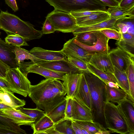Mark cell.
Returning a JSON list of instances; mask_svg holds the SVG:
<instances>
[{"mask_svg":"<svg viewBox=\"0 0 134 134\" xmlns=\"http://www.w3.org/2000/svg\"><path fill=\"white\" fill-rule=\"evenodd\" d=\"M43 35L53 33L56 31L53 26L47 19L46 18L41 30Z\"/></svg>","mask_w":134,"mask_h":134,"instance_id":"obj_42","label":"cell"},{"mask_svg":"<svg viewBox=\"0 0 134 134\" xmlns=\"http://www.w3.org/2000/svg\"><path fill=\"white\" fill-rule=\"evenodd\" d=\"M114 68L113 74L118 82V86L127 93L128 98L131 101L129 83L126 72L121 71L114 66Z\"/></svg>","mask_w":134,"mask_h":134,"instance_id":"obj_31","label":"cell"},{"mask_svg":"<svg viewBox=\"0 0 134 134\" xmlns=\"http://www.w3.org/2000/svg\"><path fill=\"white\" fill-rule=\"evenodd\" d=\"M5 3L10 7L14 12L19 9L16 0H5Z\"/></svg>","mask_w":134,"mask_h":134,"instance_id":"obj_48","label":"cell"},{"mask_svg":"<svg viewBox=\"0 0 134 134\" xmlns=\"http://www.w3.org/2000/svg\"><path fill=\"white\" fill-rule=\"evenodd\" d=\"M122 37L117 41L115 44L130 55L134 57V35L128 33L122 34Z\"/></svg>","mask_w":134,"mask_h":134,"instance_id":"obj_28","label":"cell"},{"mask_svg":"<svg viewBox=\"0 0 134 134\" xmlns=\"http://www.w3.org/2000/svg\"><path fill=\"white\" fill-rule=\"evenodd\" d=\"M80 74L66 73L64 74L63 82L66 89L68 98H73L75 95Z\"/></svg>","mask_w":134,"mask_h":134,"instance_id":"obj_23","label":"cell"},{"mask_svg":"<svg viewBox=\"0 0 134 134\" xmlns=\"http://www.w3.org/2000/svg\"><path fill=\"white\" fill-rule=\"evenodd\" d=\"M102 2L106 6L109 7H117L119 3L115 0H99Z\"/></svg>","mask_w":134,"mask_h":134,"instance_id":"obj_49","label":"cell"},{"mask_svg":"<svg viewBox=\"0 0 134 134\" xmlns=\"http://www.w3.org/2000/svg\"><path fill=\"white\" fill-rule=\"evenodd\" d=\"M107 12L109 14L111 18L120 19L134 16V7L127 9H121L119 6L109 7Z\"/></svg>","mask_w":134,"mask_h":134,"instance_id":"obj_35","label":"cell"},{"mask_svg":"<svg viewBox=\"0 0 134 134\" xmlns=\"http://www.w3.org/2000/svg\"><path fill=\"white\" fill-rule=\"evenodd\" d=\"M72 123L71 119L66 118L54 124V127L60 134H75L72 128Z\"/></svg>","mask_w":134,"mask_h":134,"instance_id":"obj_36","label":"cell"},{"mask_svg":"<svg viewBox=\"0 0 134 134\" xmlns=\"http://www.w3.org/2000/svg\"><path fill=\"white\" fill-rule=\"evenodd\" d=\"M15 47L7 43L0 38V59L10 68L18 67L14 52Z\"/></svg>","mask_w":134,"mask_h":134,"instance_id":"obj_17","label":"cell"},{"mask_svg":"<svg viewBox=\"0 0 134 134\" xmlns=\"http://www.w3.org/2000/svg\"><path fill=\"white\" fill-rule=\"evenodd\" d=\"M115 0L116 1H117V2H118L119 3L120 2V1H121V0Z\"/></svg>","mask_w":134,"mask_h":134,"instance_id":"obj_54","label":"cell"},{"mask_svg":"<svg viewBox=\"0 0 134 134\" xmlns=\"http://www.w3.org/2000/svg\"><path fill=\"white\" fill-rule=\"evenodd\" d=\"M92 111L81 98L75 96L72 98L71 120L93 121Z\"/></svg>","mask_w":134,"mask_h":134,"instance_id":"obj_9","label":"cell"},{"mask_svg":"<svg viewBox=\"0 0 134 134\" xmlns=\"http://www.w3.org/2000/svg\"><path fill=\"white\" fill-rule=\"evenodd\" d=\"M5 79L9 83L12 92L25 97L27 96L31 83L18 67L9 69L6 73Z\"/></svg>","mask_w":134,"mask_h":134,"instance_id":"obj_7","label":"cell"},{"mask_svg":"<svg viewBox=\"0 0 134 134\" xmlns=\"http://www.w3.org/2000/svg\"><path fill=\"white\" fill-rule=\"evenodd\" d=\"M126 72L128 81L131 101L134 103V57H131L128 59Z\"/></svg>","mask_w":134,"mask_h":134,"instance_id":"obj_34","label":"cell"},{"mask_svg":"<svg viewBox=\"0 0 134 134\" xmlns=\"http://www.w3.org/2000/svg\"><path fill=\"white\" fill-rule=\"evenodd\" d=\"M10 68L0 59V77L5 79L7 71Z\"/></svg>","mask_w":134,"mask_h":134,"instance_id":"obj_46","label":"cell"},{"mask_svg":"<svg viewBox=\"0 0 134 134\" xmlns=\"http://www.w3.org/2000/svg\"><path fill=\"white\" fill-rule=\"evenodd\" d=\"M0 29L8 33L19 35L26 41L40 38L43 34L29 22L21 20L7 10L0 12Z\"/></svg>","mask_w":134,"mask_h":134,"instance_id":"obj_2","label":"cell"},{"mask_svg":"<svg viewBox=\"0 0 134 134\" xmlns=\"http://www.w3.org/2000/svg\"><path fill=\"white\" fill-rule=\"evenodd\" d=\"M18 66L26 76L29 73L32 72L42 76L46 79H56L63 81L65 74L49 69L31 61L20 63Z\"/></svg>","mask_w":134,"mask_h":134,"instance_id":"obj_8","label":"cell"},{"mask_svg":"<svg viewBox=\"0 0 134 134\" xmlns=\"http://www.w3.org/2000/svg\"><path fill=\"white\" fill-rule=\"evenodd\" d=\"M0 99L2 103L14 109H20L26 104L25 101L15 96L12 91L5 90L0 92Z\"/></svg>","mask_w":134,"mask_h":134,"instance_id":"obj_22","label":"cell"},{"mask_svg":"<svg viewBox=\"0 0 134 134\" xmlns=\"http://www.w3.org/2000/svg\"><path fill=\"white\" fill-rule=\"evenodd\" d=\"M75 18L78 27H81L99 23L107 20L111 18L107 11H102L87 16Z\"/></svg>","mask_w":134,"mask_h":134,"instance_id":"obj_19","label":"cell"},{"mask_svg":"<svg viewBox=\"0 0 134 134\" xmlns=\"http://www.w3.org/2000/svg\"><path fill=\"white\" fill-rule=\"evenodd\" d=\"M102 11L86 10L70 13L75 18L86 16L100 13Z\"/></svg>","mask_w":134,"mask_h":134,"instance_id":"obj_43","label":"cell"},{"mask_svg":"<svg viewBox=\"0 0 134 134\" xmlns=\"http://www.w3.org/2000/svg\"><path fill=\"white\" fill-rule=\"evenodd\" d=\"M107 85L111 87H114L116 88H119V87L118 84L111 82H108Z\"/></svg>","mask_w":134,"mask_h":134,"instance_id":"obj_52","label":"cell"},{"mask_svg":"<svg viewBox=\"0 0 134 134\" xmlns=\"http://www.w3.org/2000/svg\"><path fill=\"white\" fill-rule=\"evenodd\" d=\"M74 35L79 42L87 45H93L97 41L95 31L82 32Z\"/></svg>","mask_w":134,"mask_h":134,"instance_id":"obj_37","label":"cell"},{"mask_svg":"<svg viewBox=\"0 0 134 134\" xmlns=\"http://www.w3.org/2000/svg\"><path fill=\"white\" fill-rule=\"evenodd\" d=\"M0 134H26V133L20 128V126L0 115Z\"/></svg>","mask_w":134,"mask_h":134,"instance_id":"obj_24","label":"cell"},{"mask_svg":"<svg viewBox=\"0 0 134 134\" xmlns=\"http://www.w3.org/2000/svg\"><path fill=\"white\" fill-rule=\"evenodd\" d=\"M75 96L81 99L93 111L90 91L83 73L80 74L78 84Z\"/></svg>","mask_w":134,"mask_h":134,"instance_id":"obj_20","label":"cell"},{"mask_svg":"<svg viewBox=\"0 0 134 134\" xmlns=\"http://www.w3.org/2000/svg\"><path fill=\"white\" fill-rule=\"evenodd\" d=\"M20 109L25 114L35 119V122L38 120L46 114L44 111H43L37 108L35 109H29L22 107Z\"/></svg>","mask_w":134,"mask_h":134,"instance_id":"obj_39","label":"cell"},{"mask_svg":"<svg viewBox=\"0 0 134 134\" xmlns=\"http://www.w3.org/2000/svg\"><path fill=\"white\" fill-rule=\"evenodd\" d=\"M68 61L76 68L82 73L88 72L91 73L88 69L87 63L78 59L71 57H66Z\"/></svg>","mask_w":134,"mask_h":134,"instance_id":"obj_40","label":"cell"},{"mask_svg":"<svg viewBox=\"0 0 134 134\" xmlns=\"http://www.w3.org/2000/svg\"><path fill=\"white\" fill-rule=\"evenodd\" d=\"M73 39L69 40L64 44L61 52L66 57H71L89 63L94 53L85 50L74 43Z\"/></svg>","mask_w":134,"mask_h":134,"instance_id":"obj_11","label":"cell"},{"mask_svg":"<svg viewBox=\"0 0 134 134\" xmlns=\"http://www.w3.org/2000/svg\"><path fill=\"white\" fill-rule=\"evenodd\" d=\"M66 103V97L65 100L46 114L52 120L54 124L66 118L65 109Z\"/></svg>","mask_w":134,"mask_h":134,"instance_id":"obj_30","label":"cell"},{"mask_svg":"<svg viewBox=\"0 0 134 134\" xmlns=\"http://www.w3.org/2000/svg\"><path fill=\"white\" fill-rule=\"evenodd\" d=\"M3 90L12 91L10 85L7 80L5 79L0 77V92H3Z\"/></svg>","mask_w":134,"mask_h":134,"instance_id":"obj_47","label":"cell"},{"mask_svg":"<svg viewBox=\"0 0 134 134\" xmlns=\"http://www.w3.org/2000/svg\"><path fill=\"white\" fill-rule=\"evenodd\" d=\"M45 132L47 134H60L59 133L55 130L54 126L53 127L46 131Z\"/></svg>","mask_w":134,"mask_h":134,"instance_id":"obj_51","label":"cell"},{"mask_svg":"<svg viewBox=\"0 0 134 134\" xmlns=\"http://www.w3.org/2000/svg\"><path fill=\"white\" fill-rule=\"evenodd\" d=\"M35 63L53 71L64 74L82 73L71 64L67 58L52 61H39Z\"/></svg>","mask_w":134,"mask_h":134,"instance_id":"obj_12","label":"cell"},{"mask_svg":"<svg viewBox=\"0 0 134 134\" xmlns=\"http://www.w3.org/2000/svg\"><path fill=\"white\" fill-rule=\"evenodd\" d=\"M89 63L101 70L113 74L114 66L108 55L95 53L92 57Z\"/></svg>","mask_w":134,"mask_h":134,"instance_id":"obj_18","label":"cell"},{"mask_svg":"<svg viewBox=\"0 0 134 134\" xmlns=\"http://www.w3.org/2000/svg\"><path fill=\"white\" fill-rule=\"evenodd\" d=\"M56 31L63 33L72 32L78 27L75 18L70 13L54 9L46 17Z\"/></svg>","mask_w":134,"mask_h":134,"instance_id":"obj_6","label":"cell"},{"mask_svg":"<svg viewBox=\"0 0 134 134\" xmlns=\"http://www.w3.org/2000/svg\"><path fill=\"white\" fill-rule=\"evenodd\" d=\"M99 30L105 36L109 39H112L119 41L121 38L122 34L115 29L105 28Z\"/></svg>","mask_w":134,"mask_h":134,"instance_id":"obj_41","label":"cell"},{"mask_svg":"<svg viewBox=\"0 0 134 134\" xmlns=\"http://www.w3.org/2000/svg\"><path fill=\"white\" fill-rule=\"evenodd\" d=\"M119 6L123 9H127L134 7V0H121Z\"/></svg>","mask_w":134,"mask_h":134,"instance_id":"obj_45","label":"cell"},{"mask_svg":"<svg viewBox=\"0 0 134 134\" xmlns=\"http://www.w3.org/2000/svg\"><path fill=\"white\" fill-rule=\"evenodd\" d=\"M114 28L121 34L134 35V16L118 19L115 23Z\"/></svg>","mask_w":134,"mask_h":134,"instance_id":"obj_26","label":"cell"},{"mask_svg":"<svg viewBox=\"0 0 134 134\" xmlns=\"http://www.w3.org/2000/svg\"><path fill=\"white\" fill-rule=\"evenodd\" d=\"M2 100L0 99V103H2Z\"/></svg>","mask_w":134,"mask_h":134,"instance_id":"obj_55","label":"cell"},{"mask_svg":"<svg viewBox=\"0 0 134 134\" xmlns=\"http://www.w3.org/2000/svg\"><path fill=\"white\" fill-rule=\"evenodd\" d=\"M104 96L105 101L120 104L127 98V93L121 89L111 87L105 84Z\"/></svg>","mask_w":134,"mask_h":134,"instance_id":"obj_21","label":"cell"},{"mask_svg":"<svg viewBox=\"0 0 134 134\" xmlns=\"http://www.w3.org/2000/svg\"><path fill=\"white\" fill-rule=\"evenodd\" d=\"M54 123L46 114L31 125L34 134H47L45 131L53 127Z\"/></svg>","mask_w":134,"mask_h":134,"instance_id":"obj_29","label":"cell"},{"mask_svg":"<svg viewBox=\"0 0 134 134\" xmlns=\"http://www.w3.org/2000/svg\"><path fill=\"white\" fill-rule=\"evenodd\" d=\"M103 115L107 128L111 132L129 134L128 127L118 105L104 101Z\"/></svg>","mask_w":134,"mask_h":134,"instance_id":"obj_4","label":"cell"},{"mask_svg":"<svg viewBox=\"0 0 134 134\" xmlns=\"http://www.w3.org/2000/svg\"><path fill=\"white\" fill-rule=\"evenodd\" d=\"M0 34H1V33H0Z\"/></svg>","mask_w":134,"mask_h":134,"instance_id":"obj_56","label":"cell"},{"mask_svg":"<svg viewBox=\"0 0 134 134\" xmlns=\"http://www.w3.org/2000/svg\"><path fill=\"white\" fill-rule=\"evenodd\" d=\"M87 65L91 73L98 77L105 84L107 85L108 82H111L118 85V82L113 74L99 69L89 63Z\"/></svg>","mask_w":134,"mask_h":134,"instance_id":"obj_32","label":"cell"},{"mask_svg":"<svg viewBox=\"0 0 134 134\" xmlns=\"http://www.w3.org/2000/svg\"><path fill=\"white\" fill-rule=\"evenodd\" d=\"M83 73L88 86L91 99L93 110L99 117L103 115V108L104 96L105 83L93 74L88 72Z\"/></svg>","mask_w":134,"mask_h":134,"instance_id":"obj_5","label":"cell"},{"mask_svg":"<svg viewBox=\"0 0 134 134\" xmlns=\"http://www.w3.org/2000/svg\"><path fill=\"white\" fill-rule=\"evenodd\" d=\"M9 108H11L4 104L0 103V109Z\"/></svg>","mask_w":134,"mask_h":134,"instance_id":"obj_53","label":"cell"},{"mask_svg":"<svg viewBox=\"0 0 134 134\" xmlns=\"http://www.w3.org/2000/svg\"><path fill=\"white\" fill-rule=\"evenodd\" d=\"M73 120L77 125L88 131L91 134H109L111 132L109 130H107L98 122L93 121Z\"/></svg>","mask_w":134,"mask_h":134,"instance_id":"obj_27","label":"cell"},{"mask_svg":"<svg viewBox=\"0 0 134 134\" xmlns=\"http://www.w3.org/2000/svg\"><path fill=\"white\" fill-rule=\"evenodd\" d=\"M14 52L15 55V60L17 65L25 60H30L33 62L41 61L32 54L30 51L20 47L15 46Z\"/></svg>","mask_w":134,"mask_h":134,"instance_id":"obj_33","label":"cell"},{"mask_svg":"<svg viewBox=\"0 0 134 134\" xmlns=\"http://www.w3.org/2000/svg\"><path fill=\"white\" fill-rule=\"evenodd\" d=\"M119 18H110L105 21L93 25L81 27H78L72 33L74 35L79 33L93 31L99 30L105 28L114 29V25Z\"/></svg>","mask_w":134,"mask_h":134,"instance_id":"obj_25","label":"cell"},{"mask_svg":"<svg viewBox=\"0 0 134 134\" xmlns=\"http://www.w3.org/2000/svg\"><path fill=\"white\" fill-rule=\"evenodd\" d=\"M66 94L65 87L59 80L46 79L36 85H30L28 95L37 108L47 114L66 99Z\"/></svg>","mask_w":134,"mask_h":134,"instance_id":"obj_1","label":"cell"},{"mask_svg":"<svg viewBox=\"0 0 134 134\" xmlns=\"http://www.w3.org/2000/svg\"><path fill=\"white\" fill-rule=\"evenodd\" d=\"M6 43L18 47L23 46H28L29 45L24 38L16 34H10L5 38Z\"/></svg>","mask_w":134,"mask_h":134,"instance_id":"obj_38","label":"cell"},{"mask_svg":"<svg viewBox=\"0 0 134 134\" xmlns=\"http://www.w3.org/2000/svg\"><path fill=\"white\" fill-rule=\"evenodd\" d=\"M72 126L75 134H82L78 126L73 120H72Z\"/></svg>","mask_w":134,"mask_h":134,"instance_id":"obj_50","label":"cell"},{"mask_svg":"<svg viewBox=\"0 0 134 134\" xmlns=\"http://www.w3.org/2000/svg\"><path fill=\"white\" fill-rule=\"evenodd\" d=\"M97 41L92 46H88L78 41L75 37L73 42L85 50L93 53H97L108 54L110 51L108 45L109 39L105 36L100 30L95 31Z\"/></svg>","mask_w":134,"mask_h":134,"instance_id":"obj_10","label":"cell"},{"mask_svg":"<svg viewBox=\"0 0 134 134\" xmlns=\"http://www.w3.org/2000/svg\"><path fill=\"white\" fill-rule=\"evenodd\" d=\"M30 51L32 54L41 61H52L67 58L61 51L48 50L37 47L33 48Z\"/></svg>","mask_w":134,"mask_h":134,"instance_id":"obj_16","label":"cell"},{"mask_svg":"<svg viewBox=\"0 0 134 134\" xmlns=\"http://www.w3.org/2000/svg\"><path fill=\"white\" fill-rule=\"evenodd\" d=\"M108 55L114 66L126 72L127 60L130 57H132L118 47L110 51Z\"/></svg>","mask_w":134,"mask_h":134,"instance_id":"obj_15","label":"cell"},{"mask_svg":"<svg viewBox=\"0 0 134 134\" xmlns=\"http://www.w3.org/2000/svg\"><path fill=\"white\" fill-rule=\"evenodd\" d=\"M0 115L11 120L18 125L31 126L35 121V119L25 114L20 109L12 108L0 109Z\"/></svg>","mask_w":134,"mask_h":134,"instance_id":"obj_13","label":"cell"},{"mask_svg":"<svg viewBox=\"0 0 134 134\" xmlns=\"http://www.w3.org/2000/svg\"><path fill=\"white\" fill-rule=\"evenodd\" d=\"M134 104L129 99H125L118 105L129 128V134H134Z\"/></svg>","mask_w":134,"mask_h":134,"instance_id":"obj_14","label":"cell"},{"mask_svg":"<svg viewBox=\"0 0 134 134\" xmlns=\"http://www.w3.org/2000/svg\"><path fill=\"white\" fill-rule=\"evenodd\" d=\"M66 99L65 109L66 118L71 119L72 98L67 97L66 96Z\"/></svg>","mask_w":134,"mask_h":134,"instance_id":"obj_44","label":"cell"},{"mask_svg":"<svg viewBox=\"0 0 134 134\" xmlns=\"http://www.w3.org/2000/svg\"><path fill=\"white\" fill-rule=\"evenodd\" d=\"M54 9L71 13L86 10L105 11L106 6L99 0H45Z\"/></svg>","mask_w":134,"mask_h":134,"instance_id":"obj_3","label":"cell"}]
</instances>
